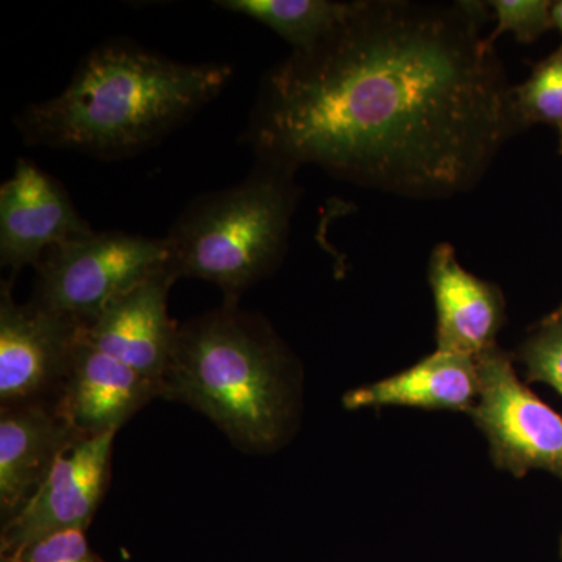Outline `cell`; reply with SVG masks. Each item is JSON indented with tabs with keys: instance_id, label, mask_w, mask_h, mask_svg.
Listing matches in <instances>:
<instances>
[{
	"instance_id": "17",
	"label": "cell",
	"mask_w": 562,
	"mask_h": 562,
	"mask_svg": "<svg viewBox=\"0 0 562 562\" xmlns=\"http://www.w3.org/2000/svg\"><path fill=\"white\" fill-rule=\"evenodd\" d=\"M519 360L530 382L549 384L562 395V310L550 314L528 336Z\"/></svg>"
},
{
	"instance_id": "12",
	"label": "cell",
	"mask_w": 562,
	"mask_h": 562,
	"mask_svg": "<svg viewBox=\"0 0 562 562\" xmlns=\"http://www.w3.org/2000/svg\"><path fill=\"white\" fill-rule=\"evenodd\" d=\"M79 432L57 402L2 406L0 413V509L10 520L35 494L58 454Z\"/></svg>"
},
{
	"instance_id": "9",
	"label": "cell",
	"mask_w": 562,
	"mask_h": 562,
	"mask_svg": "<svg viewBox=\"0 0 562 562\" xmlns=\"http://www.w3.org/2000/svg\"><path fill=\"white\" fill-rule=\"evenodd\" d=\"M87 224L54 177L35 162L18 160L13 176L0 188V261L21 271L38 268L58 244L90 235Z\"/></svg>"
},
{
	"instance_id": "10",
	"label": "cell",
	"mask_w": 562,
	"mask_h": 562,
	"mask_svg": "<svg viewBox=\"0 0 562 562\" xmlns=\"http://www.w3.org/2000/svg\"><path fill=\"white\" fill-rule=\"evenodd\" d=\"M176 277L168 266L140 281L106 306L83 336L95 349L135 369L161 394L179 328L168 314V295Z\"/></svg>"
},
{
	"instance_id": "1",
	"label": "cell",
	"mask_w": 562,
	"mask_h": 562,
	"mask_svg": "<svg viewBox=\"0 0 562 562\" xmlns=\"http://www.w3.org/2000/svg\"><path fill=\"white\" fill-rule=\"evenodd\" d=\"M482 3L353 2L316 46L268 74L250 120L258 161L319 166L406 198L471 190L520 127Z\"/></svg>"
},
{
	"instance_id": "5",
	"label": "cell",
	"mask_w": 562,
	"mask_h": 562,
	"mask_svg": "<svg viewBox=\"0 0 562 562\" xmlns=\"http://www.w3.org/2000/svg\"><path fill=\"white\" fill-rule=\"evenodd\" d=\"M168 260L165 238L91 232L44 255L33 301L88 325L114 299L166 268Z\"/></svg>"
},
{
	"instance_id": "19",
	"label": "cell",
	"mask_w": 562,
	"mask_h": 562,
	"mask_svg": "<svg viewBox=\"0 0 562 562\" xmlns=\"http://www.w3.org/2000/svg\"><path fill=\"white\" fill-rule=\"evenodd\" d=\"M7 557L16 562H102L92 553L85 530L52 532Z\"/></svg>"
},
{
	"instance_id": "22",
	"label": "cell",
	"mask_w": 562,
	"mask_h": 562,
	"mask_svg": "<svg viewBox=\"0 0 562 562\" xmlns=\"http://www.w3.org/2000/svg\"><path fill=\"white\" fill-rule=\"evenodd\" d=\"M561 150H562V127L560 128Z\"/></svg>"
},
{
	"instance_id": "16",
	"label": "cell",
	"mask_w": 562,
	"mask_h": 562,
	"mask_svg": "<svg viewBox=\"0 0 562 562\" xmlns=\"http://www.w3.org/2000/svg\"><path fill=\"white\" fill-rule=\"evenodd\" d=\"M514 105L520 124L562 127V46L539 63L530 79L513 88Z\"/></svg>"
},
{
	"instance_id": "21",
	"label": "cell",
	"mask_w": 562,
	"mask_h": 562,
	"mask_svg": "<svg viewBox=\"0 0 562 562\" xmlns=\"http://www.w3.org/2000/svg\"><path fill=\"white\" fill-rule=\"evenodd\" d=\"M2 562H16V561H14L13 558H11V557H7V554H3Z\"/></svg>"
},
{
	"instance_id": "23",
	"label": "cell",
	"mask_w": 562,
	"mask_h": 562,
	"mask_svg": "<svg viewBox=\"0 0 562 562\" xmlns=\"http://www.w3.org/2000/svg\"><path fill=\"white\" fill-rule=\"evenodd\" d=\"M561 558H562V538H561Z\"/></svg>"
},
{
	"instance_id": "3",
	"label": "cell",
	"mask_w": 562,
	"mask_h": 562,
	"mask_svg": "<svg viewBox=\"0 0 562 562\" xmlns=\"http://www.w3.org/2000/svg\"><path fill=\"white\" fill-rule=\"evenodd\" d=\"M292 371L271 327L225 299L179 328L160 395L209 417L244 452H271L294 420Z\"/></svg>"
},
{
	"instance_id": "11",
	"label": "cell",
	"mask_w": 562,
	"mask_h": 562,
	"mask_svg": "<svg viewBox=\"0 0 562 562\" xmlns=\"http://www.w3.org/2000/svg\"><path fill=\"white\" fill-rule=\"evenodd\" d=\"M157 395V384L95 349L81 330L58 392L57 408L80 436H98L120 431L133 414Z\"/></svg>"
},
{
	"instance_id": "14",
	"label": "cell",
	"mask_w": 562,
	"mask_h": 562,
	"mask_svg": "<svg viewBox=\"0 0 562 562\" xmlns=\"http://www.w3.org/2000/svg\"><path fill=\"white\" fill-rule=\"evenodd\" d=\"M480 397L476 358L438 350L397 375L344 395L347 409L409 406L471 413Z\"/></svg>"
},
{
	"instance_id": "6",
	"label": "cell",
	"mask_w": 562,
	"mask_h": 562,
	"mask_svg": "<svg viewBox=\"0 0 562 562\" xmlns=\"http://www.w3.org/2000/svg\"><path fill=\"white\" fill-rule=\"evenodd\" d=\"M480 397L472 419L490 442L494 464L516 476L546 471L562 479V417L528 390L497 346L476 358Z\"/></svg>"
},
{
	"instance_id": "8",
	"label": "cell",
	"mask_w": 562,
	"mask_h": 562,
	"mask_svg": "<svg viewBox=\"0 0 562 562\" xmlns=\"http://www.w3.org/2000/svg\"><path fill=\"white\" fill-rule=\"evenodd\" d=\"M116 435L79 436L66 446L35 494L3 525V554L52 532L87 530L109 484Z\"/></svg>"
},
{
	"instance_id": "15",
	"label": "cell",
	"mask_w": 562,
	"mask_h": 562,
	"mask_svg": "<svg viewBox=\"0 0 562 562\" xmlns=\"http://www.w3.org/2000/svg\"><path fill=\"white\" fill-rule=\"evenodd\" d=\"M222 10L244 14L279 33L294 50L316 46L349 16L353 2L330 0H221Z\"/></svg>"
},
{
	"instance_id": "2",
	"label": "cell",
	"mask_w": 562,
	"mask_h": 562,
	"mask_svg": "<svg viewBox=\"0 0 562 562\" xmlns=\"http://www.w3.org/2000/svg\"><path fill=\"white\" fill-rule=\"evenodd\" d=\"M228 65H184L133 44L92 50L68 87L16 120L31 146L122 157L157 143L216 98Z\"/></svg>"
},
{
	"instance_id": "18",
	"label": "cell",
	"mask_w": 562,
	"mask_h": 562,
	"mask_svg": "<svg viewBox=\"0 0 562 562\" xmlns=\"http://www.w3.org/2000/svg\"><path fill=\"white\" fill-rule=\"evenodd\" d=\"M491 5L498 22L497 29L490 36L491 41L509 32L517 41L531 43L553 27V3L547 0H495Z\"/></svg>"
},
{
	"instance_id": "13",
	"label": "cell",
	"mask_w": 562,
	"mask_h": 562,
	"mask_svg": "<svg viewBox=\"0 0 562 562\" xmlns=\"http://www.w3.org/2000/svg\"><path fill=\"white\" fill-rule=\"evenodd\" d=\"M430 284L438 313V350L479 358L497 346L505 322L502 292L465 271L450 244L432 251Z\"/></svg>"
},
{
	"instance_id": "4",
	"label": "cell",
	"mask_w": 562,
	"mask_h": 562,
	"mask_svg": "<svg viewBox=\"0 0 562 562\" xmlns=\"http://www.w3.org/2000/svg\"><path fill=\"white\" fill-rule=\"evenodd\" d=\"M249 179L206 194L184 210L166 236L168 268L177 280L192 277L238 299L283 258L297 202L294 172L258 161Z\"/></svg>"
},
{
	"instance_id": "24",
	"label": "cell",
	"mask_w": 562,
	"mask_h": 562,
	"mask_svg": "<svg viewBox=\"0 0 562 562\" xmlns=\"http://www.w3.org/2000/svg\"><path fill=\"white\" fill-rule=\"evenodd\" d=\"M558 310H562V305H561V306H560V308H558Z\"/></svg>"
},
{
	"instance_id": "7",
	"label": "cell",
	"mask_w": 562,
	"mask_h": 562,
	"mask_svg": "<svg viewBox=\"0 0 562 562\" xmlns=\"http://www.w3.org/2000/svg\"><path fill=\"white\" fill-rule=\"evenodd\" d=\"M85 325L31 301L16 303L10 284L0 295L2 406L57 402Z\"/></svg>"
},
{
	"instance_id": "20",
	"label": "cell",
	"mask_w": 562,
	"mask_h": 562,
	"mask_svg": "<svg viewBox=\"0 0 562 562\" xmlns=\"http://www.w3.org/2000/svg\"><path fill=\"white\" fill-rule=\"evenodd\" d=\"M552 20L554 27L560 29V31L562 32V0L561 2L553 3Z\"/></svg>"
}]
</instances>
